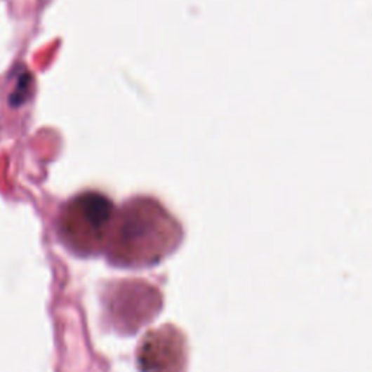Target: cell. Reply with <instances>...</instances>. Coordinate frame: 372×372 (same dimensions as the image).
Instances as JSON below:
<instances>
[{"instance_id": "cell-1", "label": "cell", "mask_w": 372, "mask_h": 372, "mask_svg": "<svg viewBox=\"0 0 372 372\" xmlns=\"http://www.w3.org/2000/svg\"><path fill=\"white\" fill-rule=\"evenodd\" d=\"M182 240L179 222L152 198H133L115 211L105 253L119 267H147L169 256Z\"/></svg>"}, {"instance_id": "cell-4", "label": "cell", "mask_w": 372, "mask_h": 372, "mask_svg": "<svg viewBox=\"0 0 372 372\" xmlns=\"http://www.w3.org/2000/svg\"><path fill=\"white\" fill-rule=\"evenodd\" d=\"M31 85V76L29 74H22L18 80V85L15 92L11 95V105L12 107H19L27 100L28 98V89Z\"/></svg>"}, {"instance_id": "cell-2", "label": "cell", "mask_w": 372, "mask_h": 372, "mask_svg": "<svg viewBox=\"0 0 372 372\" xmlns=\"http://www.w3.org/2000/svg\"><path fill=\"white\" fill-rule=\"evenodd\" d=\"M115 211L114 202L100 192L89 191L77 195L61 215V240L81 258L103 253Z\"/></svg>"}, {"instance_id": "cell-3", "label": "cell", "mask_w": 372, "mask_h": 372, "mask_svg": "<svg viewBox=\"0 0 372 372\" xmlns=\"http://www.w3.org/2000/svg\"><path fill=\"white\" fill-rule=\"evenodd\" d=\"M140 372H185L186 342L173 326L152 330L141 340L137 350Z\"/></svg>"}]
</instances>
